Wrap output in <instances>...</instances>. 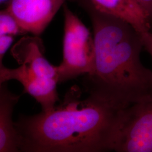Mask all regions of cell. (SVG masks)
<instances>
[{"label": "cell", "instance_id": "1", "mask_svg": "<svg viewBox=\"0 0 152 152\" xmlns=\"http://www.w3.org/2000/svg\"><path fill=\"white\" fill-rule=\"evenodd\" d=\"M77 1L93 28L94 68L83 79L88 94L118 109L152 97V71L140 59V33L124 19L96 9L88 0Z\"/></svg>", "mask_w": 152, "mask_h": 152}, {"label": "cell", "instance_id": "2", "mask_svg": "<svg viewBox=\"0 0 152 152\" xmlns=\"http://www.w3.org/2000/svg\"><path fill=\"white\" fill-rule=\"evenodd\" d=\"M82 94L75 85L53 108L21 116L15 122L20 152L110 151L121 109Z\"/></svg>", "mask_w": 152, "mask_h": 152}, {"label": "cell", "instance_id": "3", "mask_svg": "<svg viewBox=\"0 0 152 152\" xmlns=\"http://www.w3.org/2000/svg\"><path fill=\"white\" fill-rule=\"evenodd\" d=\"M64 15L63 61L56 66L58 83L91 73L95 62L94 39L90 30L65 4Z\"/></svg>", "mask_w": 152, "mask_h": 152}, {"label": "cell", "instance_id": "4", "mask_svg": "<svg viewBox=\"0 0 152 152\" xmlns=\"http://www.w3.org/2000/svg\"><path fill=\"white\" fill-rule=\"evenodd\" d=\"M110 151L152 152V97L120 110Z\"/></svg>", "mask_w": 152, "mask_h": 152}, {"label": "cell", "instance_id": "5", "mask_svg": "<svg viewBox=\"0 0 152 152\" xmlns=\"http://www.w3.org/2000/svg\"><path fill=\"white\" fill-rule=\"evenodd\" d=\"M66 0H9L6 9L24 33L39 36Z\"/></svg>", "mask_w": 152, "mask_h": 152}, {"label": "cell", "instance_id": "6", "mask_svg": "<svg viewBox=\"0 0 152 152\" xmlns=\"http://www.w3.org/2000/svg\"><path fill=\"white\" fill-rule=\"evenodd\" d=\"M11 80H16L22 84L24 92L40 104L42 111L53 108L58 100V81L39 77L26 65H20L14 69L5 67L1 77V83L4 84Z\"/></svg>", "mask_w": 152, "mask_h": 152}, {"label": "cell", "instance_id": "7", "mask_svg": "<svg viewBox=\"0 0 152 152\" xmlns=\"http://www.w3.org/2000/svg\"><path fill=\"white\" fill-rule=\"evenodd\" d=\"M11 53L20 65H26L39 77L58 82L56 66L45 57L44 44L38 36L22 37L12 47Z\"/></svg>", "mask_w": 152, "mask_h": 152}, {"label": "cell", "instance_id": "8", "mask_svg": "<svg viewBox=\"0 0 152 152\" xmlns=\"http://www.w3.org/2000/svg\"><path fill=\"white\" fill-rule=\"evenodd\" d=\"M96 9L118 16L139 32L152 33V23L136 0H88Z\"/></svg>", "mask_w": 152, "mask_h": 152}, {"label": "cell", "instance_id": "9", "mask_svg": "<svg viewBox=\"0 0 152 152\" xmlns=\"http://www.w3.org/2000/svg\"><path fill=\"white\" fill-rule=\"evenodd\" d=\"M19 98L8 89L6 83L0 88V152H20L19 139L12 120Z\"/></svg>", "mask_w": 152, "mask_h": 152}, {"label": "cell", "instance_id": "10", "mask_svg": "<svg viewBox=\"0 0 152 152\" xmlns=\"http://www.w3.org/2000/svg\"><path fill=\"white\" fill-rule=\"evenodd\" d=\"M24 34L15 19L6 8L0 10V37Z\"/></svg>", "mask_w": 152, "mask_h": 152}, {"label": "cell", "instance_id": "11", "mask_svg": "<svg viewBox=\"0 0 152 152\" xmlns=\"http://www.w3.org/2000/svg\"><path fill=\"white\" fill-rule=\"evenodd\" d=\"M14 36H5L0 37V88L2 86L1 77L5 66L3 64V59L7 50L10 49L14 42Z\"/></svg>", "mask_w": 152, "mask_h": 152}, {"label": "cell", "instance_id": "12", "mask_svg": "<svg viewBox=\"0 0 152 152\" xmlns=\"http://www.w3.org/2000/svg\"><path fill=\"white\" fill-rule=\"evenodd\" d=\"M141 39L143 44V48L149 54L152 58V33L150 32H142Z\"/></svg>", "mask_w": 152, "mask_h": 152}, {"label": "cell", "instance_id": "13", "mask_svg": "<svg viewBox=\"0 0 152 152\" xmlns=\"http://www.w3.org/2000/svg\"><path fill=\"white\" fill-rule=\"evenodd\" d=\"M149 17L152 23V0H136Z\"/></svg>", "mask_w": 152, "mask_h": 152}, {"label": "cell", "instance_id": "14", "mask_svg": "<svg viewBox=\"0 0 152 152\" xmlns=\"http://www.w3.org/2000/svg\"><path fill=\"white\" fill-rule=\"evenodd\" d=\"M9 1V0H0V5L4 4V3H7Z\"/></svg>", "mask_w": 152, "mask_h": 152}]
</instances>
